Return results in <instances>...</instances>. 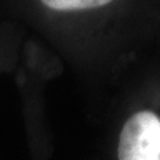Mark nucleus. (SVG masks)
I'll return each mask as SVG.
<instances>
[{
  "mask_svg": "<svg viewBox=\"0 0 160 160\" xmlns=\"http://www.w3.org/2000/svg\"><path fill=\"white\" fill-rule=\"evenodd\" d=\"M119 160H160V119L149 111L131 116L120 133Z\"/></svg>",
  "mask_w": 160,
  "mask_h": 160,
  "instance_id": "1",
  "label": "nucleus"
},
{
  "mask_svg": "<svg viewBox=\"0 0 160 160\" xmlns=\"http://www.w3.org/2000/svg\"><path fill=\"white\" fill-rule=\"evenodd\" d=\"M44 6L55 11H82L103 7L112 0H40Z\"/></svg>",
  "mask_w": 160,
  "mask_h": 160,
  "instance_id": "2",
  "label": "nucleus"
}]
</instances>
